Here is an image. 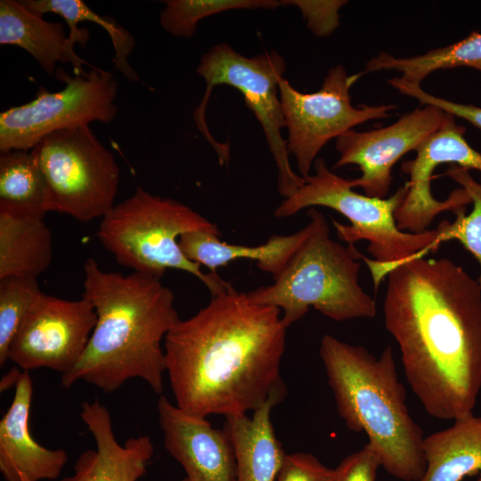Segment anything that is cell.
<instances>
[{
  "instance_id": "1",
  "label": "cell",
  "mask_w": 481,
  "mask_h": 481,
  "mask_svg": "<svg viewBox=\"0 0 481 481\" xmlns=\"http://www.w3.org/2000/svg\"><path fill=\"white\" fill-rule=\"evenodd\" d=\"M386 330L406 380L440 420L472 413L481 390V287L448 258L417 256L387 274Z\"/></svg>"
},
{
  "instance_id": "2",
  "label": "cell",
  "mask_w": 481,
  "mask_h": 481,
  "mask_svg": "<svg viewBox=\"0 0 481 481\" xmlns=\"http://www.w3.org/2000/svg\"><path fill=\"white\" fill-rule=\"evenodd\" d=\"M281 310L234 289L179 320L164 339L166 372L175 404L206 418L256 411L286 387Z\"/></svg>"
},
{
  "instance_id": "3",
  "label": "cell",
  "mask_w": 481,
  "mask_h": 481,
  "mask_svg": "<svg viewBox=\"0 0 481 481\" xmlns=\"http://www.w3.org/2000/svg\"><path fill=\"white\" fill-rule=\"evenodd\" d=\"M83 298L97 321L77 365L61 375L69 388L78 381L112 393L130 379H142L159 395L164 391L166 358L161 342L180 320L175 295L160 278L133 272H105L88 258Z\"/></svg>"
},
{
  "instance_id": "4",
  "label": "cell",
  "mask_w": 481,
  "mask_h": 481,
  "mask_svg": "<svg viewBox=\"0 0 481 481\" xmlns=\"http://www.w3.org/2000/svg\"><path fill=\"white\" fill-rule=\"evenodd\" d=\"M320 357L338 415L346 428L363 432L380 468L402 481H420L426 469L424 435L412 417L393 348L379 356L364 346L324 335Z\"/></svg>"
},
{
  "instance_id": "5",
  "label": "cell",
  "mask_w": 481,
  "mask_h": 481,
  "mask_svg": "<svg viewBox=\"0 0 481 481\" xmlns=\"http://www.w3.org/2000/svg\"><path fill=\"white\" fill-rule=\"evenodd\" d=\"M313 231L273 283L249 291L256 302L278 307L288 329L314 307L328 318L343 322L373 318L375 300L359 284L362 254L355 246L332 240L325 216L307 212Z\"/></svg>"
},
{
  "instance_id": "6",
  "label": "cell",
  "mask_w": 481,
  "mask_h": 481,
  "mask_svg": "<svg viewBox=\"0 0 481 481\" xmlns=\"http://www.w3.org/2000/svg\"><path fill=\"white\" fill-rule=\"evenodd\" d=\"M314 168V174L305 178V183L281 201L274 216L288 217L312 206L330 208L343 215L350 224L332 220L337 235L349 246L362 240L369 242L368 251L373 259L363 255L361 258L371 270L375 290L397 265L417 256L425 257L439 248L441 241L436 229L412 233L401 231L396 225L395 212L407 194V183L388 198L369 197L355 192L349 180L332 173L323 159L317 158Z\"/></svg>"
},
{
  "instance_id": "7",
  "label": "cell",
  "mask_w": 481,
  "mask_h": 481,
  "mask_svg": "<svg viewBox=\"0 0 481 481\" xmlns=\"http://www.w3.org/2000/svg\"><path fill=\"white\" fill-rule=\"evenodd\" d=\"M196 230L220 234L215 224L189 206L137 186L102 218L96 237L118 264L135 273L161 279L168 269L183 271L198 278L211 297L232 289L231 283L203 273L200 265L183 253L179 237Z\"/></svg>"
},
{
  "instance_id": "8",
  "label": "cell",
  "mask_w": 481,
  "mask_h": 481,
  "mask_svg": "<svg viewBox=\"0 0 481 481\" xmlns=\"http://www.w3.org/2000/svg\"><path fill=\"white\" fill-rule=\"evenodd\" d=\"M286 66L275 51L246 57L222 43L211 47L200 58L196 71L206 82V91L194 111L196 126L212 146L220 161L230 157L229 144L217 142L206 122V110L215 86L227 85L237 89L247 107L254 113L264 131L268 148L278 169V190L284 199L305 183L289 164L287 141L281 135L285 121L279 94V82Z\"/></svg>"
},
{
  "instance_id": "9",
  "label": "cell",
  "mask_w": 481,
  "mask_h": 481,
  "mask_svg": "<svg viewBox=\"0 0 481 481\" xmlns=\"http://www.w3.org/2000/svg\"><path fill=\"white\" fill-rule=\"evenodd\" d=\"M31 153L48 185L50 211L89 222L116 205L119 167L89 126L54 131Z\"/></svg>"
},
{
  "instance_id": "10",
  "label": "cell",
  "mask_w": 481,
  "mask_h": 481,
  "mask_svg": "<svg viewBox=\"0 0 481 481\" xmlns=\"http://www.w3.org/2000/svg\"><path fill=\"white\" fill-rule=\"evenodd\" d=\"M63 89L51 93L40 87L34 100L0 113V152L31 151L45 136L64 128L110 123L118 114V83L100 68L70 76L57 69Z\"/></svg>"
},
{
  "instance_id": "11",
  "label": "cell",
  "mask_w": 481,
  "mask_h": 481,
  "mask_svg": "<svg viewBox=\"0 0 481 481\" xmlns=\"http://www.w3.org/2000/svg\"><path fill=\"white\" fill-rule=\"evenodd\" d=\"M360 76L348 75L341 65L332 67L321 88L310 94L298 91L285 78L280 80L287 148L303 178L310 175L318 153L328 142L362 123L386 118L396 108L394 104L353 106L349 91Z\"/></svg>"
},
{
  "instance_id": "12",
  "label": "cell",
  "mask_w": 481,
  "mask_h": 481,
  "mask_svg": "<svg viewBox=\"0 0 481 481\" xmlns=\"http://www.w3.org/2000/svg\"><path fill=\"white\" fill-rule=\"evenodd\" d=\"M96 321L86 298L67 300L42 292L16 332L8 360L26 371L47 368L64 375L79 362Z\"/></svg>"
},
{
  "instance_id": "13",
  "label": "cell",
  "mask_w": 481,
  "mask_h": 481,
  "mask_svg": "<svg viewBox=\"0 0 481 481\" xmlns=\"http://www.w3.org/2000/svg\"><path fill=\"white\" fill-rule=\"evenodd\" d=\"M445 117L442 110L425 105L387 126L364 132L350 130L336 140L339 158L334 167L358 166L362 174L349 180V185L363 188L369 197L387 198L393 182L394 165L436 133Z\"/></svg>"
},
{
  "instance_id": "14",
  "label": "cell",
  "mask_w": 481,
  "mask_h": 481,
  "mask_svg": "<svg viewBox=\"0 0 481 481\" xmlns=\"http://www.w3.org/2000/svg\"><path fill=\"white\" fill-rule=\"evenodd\" d=\"M157 410L167 452L193 481H236L232 444L223 429L160 395Z\"/></svg>"
},
{
  "instance_id": "15",
  "label": "cell",
  "mask_w": 481,
  "mask_h": 481,
  "mask_svg": "<svg viewBox=\"0 0 481 481\" xmlns=\"http://www.w3.org/2000/svg\"><path fill=\"white\" fill-rule=\"evenodd\" d=\"M80 417L94 436L95 449L83 452L73 474L60 481H138L154 453L149 436L131 437L120 444L108 408L97 398L83 402Z\"/></svg>"
},
{
  "instance_id": "16",
  "label": "cell",
  "mask_w": 481,
  "mask_h": 481,
  "mask_svg": "<svg viewBox=\"0 0 481 481\" xmlns=\"http://www.w3.org/2000/svg\"><path fill=\"white\" fill-rule=\"evenodd\" d=\"M32 396L29 371H23L12 402L0 420V472L5 481L54 480L68 461L64 450L42 446L31 436Z\"/></svg>"
},
{
  "instance_id": "17",
  "label": "cell",
  "mask_w": 481,
  "mask_h": 481,
  "mask_svg": "<svg viewBox=\"0 0 481 481\" xmlns=\"http://www.w3.org/2000/svg\"><path fill=\"white\" fill-rule=\"evenodd\" d=\"M0 44L29 53L48 76H55L57 63H70L76 76L86 75L84 65L95 68L78 56L60 22L45 20L20 1H0Z\"/></svg>"
},
{
  "instance_id": "18",
  "label": "cell",
  "mask_w": 481,
  "mask_h": 481,
  "mask_svg": "<svg viewBox=\"0 0 481 481\" xmlns=\"http://www.w3.org/2000/svg\"><path fill=\"white\" fill-rule=\"evenodd\" d=\"M313 224L289 235H273L258 246L230 244L219 239V233L196 230L179 237L178 243L184 256L191 261L204 265L210 273L237 259H250L257 266L276 277L287 265L300 246L310 236Z\"/></svg>"
},
{
  "instance_id": "19",
  "label": "cell",
  "mask_w": 481,
  "mask_h": 481,
  "mask_svg": "<svg viewBox=\"0 0 481 481\" xmlns=\"http://www.w3.org/2000/svg\"><path fill=\"white\" fill-rule=\"evenodd\" d=\"M282 400L272 397L251 417H225L223 430L234 450L236 481H276L286 453L274 433L271 411Z\"/></svg>"
},
{
  "instance_id": "20",
  "label": "cell",
  "mask_w": 481,
  "mask_h": 481,
  "mask_svg": "<svg viewBox=\"0 0 481 481\" xmlns=\"http://www.w3.org/2000/svg\"><path fill=\"white\" fill-rule=\"evenodd\" d=\"M426 469L420 481H481V418L473 412L424 437Z\"/></svg>"
},
{
  "instance_id": "21",
  "label": "cell",
  "mask_w": 481,
  "mask_h": 481,
  "mask_svg": "<svg viewBox=\"0 0 481 481\" xmlns=\"http://www.w3.org/2000/svg\"><path fill=\"white\" fill-rule=\"evenodd\" d=\"M52 259V233L44 217L0 212V279L37 278Z\"/></svg>"
},
{
  "instance_id": "22",
  "label": "cell",
  "mask_w": 481,
  "mask_h": 481,
  "mask_svg": "<svg viewBox=\"0 0 481 481\" xmlns=\"http://www.w3.org/2000/svg\"><path fill=\"white\" fill-rule=\"evenodd\" d=\"M0 212L37 217L50 212L48 185L31 151L1 152Z\"/></svg>"
},
{
  "instance_id": "23",
  "label": "cell",
  "mask_w": 481,
  "mask_h": 481,
  "mask_svg": "<svg viewBox=\"0 0 481 481\" xmlns=\"http://www.w3.org/2000/svg\"><path fill=\"white\" fill-rule=\"evenodd\" d=\"M458 67L481 71V32L474 31L452 45L409 58H396L387 53H380L367 62L365 71L396 70L401 73L399 77L402 80L420 85L436 70Z\"/></svg>"
},
{
  "instance_id": "24",
  "label": "cell",
  "mask_w": 481,
  "mask_h": 481,
  "mask_svg": "<svg viewBox=\"0 0 481 481\" xmlns=\"http://www.w3.org/2000/svg\"><path fill=\"white\" fill-rule=\"evenodd\" d=\"M159 13L161 27L170 35L191 38L204 18L238 9L273 10L282 5L277 0H167Z\"/></svg>"
},
{
  "instance_id": "25",
  "label": "cell",
  "mask_w": 481,
  "mask_h": 481,
  "mask_svg": "<svg viewBox=\"0 0 481 481\" xmlns=\"http://www.w3.org/2000/svg\"><path fill=\"white\" fill-rule=\"evenodd\" d=\"M445 175L458 183L469 194L473 209L466 215V207L454 209L453 222L442 221L436 230L442 242L456 240L478 261L481 268V183L477 182L469 170L450 165ZM477 281L481 287V271Z\"/></svg>"
},
{
  "instance_id": "26",
  "label": "cell",
  "mask_w": 481,
  "mask_h": 481,
  "mask_svg": "<svg viewBox=\"0 0 481 481\" xmlns=\"http://www.w3.org/2000/svg\"><path fill=\"white\" fill-rule=\"evenodd\" d=\"M42 293L37 278L0 279V365L8 361L10 345L35 300Z\"/></svg>"
},
{
  "instance_id": "27",
  "label": "cell",
  "mask_w": 481,
  "mask_h": 481,
  "mask_svg": "<svg viewBox=\"0 0 481 481\" xmlns=\"http://www.w3.org/2000/svg\"><path fill=\"white\" fill-rule=\"evenodd\" d=\"M388 83L401 94L417 99L421 104L436 107L445 113L461 118L473 126L481 129V108L454 102L425 92L420 85L411 84L399 77L387 80Z\"/></svg>"
},
{
  "instance_id": "28",
  "label": "cell",
  "mask_w": 481,
  "mask_h": 481,
  "mask_svg": "<svg viewBox=\"0 0 481 481\" xmlns=\"http://www.w3.org/2000/svg\"><path fill=\"white\" fill-rule=\"evenodd\" d=\"M335 469L306 452L286 454L276 481H334Z\"/></svg>"
},
{
  "instance_id": "29",
  "label": "cell",
  "mask_w": 481,
  "mask_h": 481,
  "mask_svg": "<svg viewBox=\"0 0 481 481\" xmlns=\"http://www.w3.org/2000/svg\"><path fill=\"white\" fill-rule=\"evenodd\" d=\"M379 468L377 455L365 444L341 461L335 469L334 481H376Z\"/></svg>"
},
{
  "instance_id": "30",
  "label": "cell",
  "mask_w": 481,
  "mask_h": 481,
  "mask_svg": "<svg viewBox=\"0 0 481 481\" xmlns=\"http://www.w3.org/2000/svg\"><path fill=\"white\" fill-rule=\"evenodd\" d=\"M22 371H18L17 369H13L11 371H9L6 375H4L0 382V389L1 392L5 391L8 389L11 385H14V387L21 375Z\"/></svg>"
},
{
  "instance_id": "31",
  "label": "cell",
  "mask_w": 481,
  "mask_h": 481,
  "mask_svg": "<svg viewBox=\"0 0 481 481\" xmlns=\"http://www.w3.org/2000/svg\"><path fill=\"white\" fill-rule=\"evenodd\" d=\"M182 481H193V480L191 479L190 477H186Z\"/></svg>"
}]
</instances>
